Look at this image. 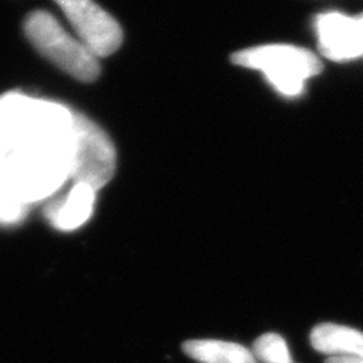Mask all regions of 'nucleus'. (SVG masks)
Instances as JSON below:
<instances>
[{
    "instance_id": "obj_6",
    "label": "nucleus",
    "mask_w": 363,
    "mask_h": 363,
    "mask_svg": "<svg viewBox=\"0 0 363 363\" xmlns=\"http://www.w3.org/2000/svg\"><path fill=\"white\" fill-rule=\"evenodd\" d=\"M96 191L84 184H74L68 194L61 200L50 203L45 215L58 230L70 232L84 225L93 215Z\"/></svg>"
},
{
    "instance_id": "obj_8",
    "label": "nucleus",
    "mask_w": 363,
    "mask_h": 363,
    "mask_svg": "<svg viewBox=\"0 0 363 363\" xmlns=\"http://www.w3.org/2000/svg\"><path fill=\"white\" fill-rule=\"evenodd\" d=\"M184 351L200 363H257L255 354L245 347L225 340L197 339L184 344Z\"/></svg>"
},
{
    "instance_id": "obj_1",
    "label": "nucleus",
    "mask_w": 363,
    "mask_h": 363,
    "mask_svg": "<svg viewBox=\"0 0 363 363\" xmlns=\"http://www.w3.org/2000/svg\"><path fill=\"white\" fill-rule=\"evenodd\" d=\"M232 62L262 72L269 85L285 97H298L306 82L323 72V62L304 48L292 44L256 45L232 55Z\"/></svg>"
},
{
    "instance_id": "obj_4",
    "label": "nucleus",
    "mask_w": 363,
    "mask_h": 363,
    "mask_svg": "<svg viewBox=\"0 0 363 363\" xmlns=\"http://www.w3.org/2000/svg\"><path fill=\"white\" fill-rule=\"evenodd\" d=\"M55 4L70 21L77 38L99 58L118 50L123 43L118 21L94 0H55Z\"/></svg>"
},
{
    "instance_id": "obj_7",
    "label": "nucleus",
    "mask_w": 363,
    "mask_h": 363,
    "mask_svg": "<svg viewBox=\"0 0 363 363\" xmlns=\"http://www.w3.org/2000/svg\"><path fill=\"white\" fill-rule=\"evenodd\" d=\"M311 344L323 354L363 359V333L356 328L323 323L311 332Z\"/></svg>"
},
{
    "instance_id": "obj_10",
    "label": "nucleus",
    "mask_w": 363,
    "mask_h": 363,
    "mask_svg": "<svg viewBox=\"0 0 363 363\" xmlns=\"http://www.w3.org/2000/svg\"><path fill=\"white\" fill-rule=\"evenodd\" d=\"M359 21H360V28H362V37H363V16L359 17Z\"/></svg>"
},
{
    "instance_id": "obj_3",
    "label": "nucleus",
    "mask_w": 363,
    "mask_h": 363,
    "mask_svg": "<svg viewBox=\"0 0 363 363\" xmlns=\"http://www.w3.org/2000/svg\"><path fill=\"white\" fill-rule=\"evenodd\" d=\"M117 153L109 136L96 123L74 112L70 149V177L96 192L116 174Z\"/></svg>"
},
{
    "instance_id": "obj_2",
    "label": "nucleus",
    "mask_w": 363,
    "mask_h": 363,
    "mask_svg": "<svg viewBox=\"0 0 363 363\" xmlns=\"http://www.w3.org/2000/svg\"><path fill=\"white\" fill-rule=\"evenodd\" d=\"M28 40L45 60L81 82H94L100 74L99 56L68 33L61 23L45 11H35L25 23Z\"/></svg>"
},
{
    "instance_id": "obj_5",
    "label": "nucleus",
    "mask_w": 363,
    "mask_h": 363,
    "mask_svg": "<svg viewBox=\"0 0 363 363\" xmlns=\"http://www.w3.org/2000/svg\"><path fill=\"white\" fill-rule=\"evenodd\" d=\"M318 49L324 58L347 62L363 56V37L359 17L324 13L316 17Z\"/></svg>"
},
{
    "instance_id": "obj_9",
    "label": "nucleus",
    "mask_w": 363,
    "mask_h": 363,
    "mask_svg": "<svg viewBox=\"0 0 363 363\" xmlns=\"http://www.w3.org/2000/svg\"><path fill=\"white\" fill-rule=\"evenodd\" d=\"M253 354L256 360L262 363H294L286 340L276 333H267L257 337L253 345Z\"/></svg>"
}]
</instances>
